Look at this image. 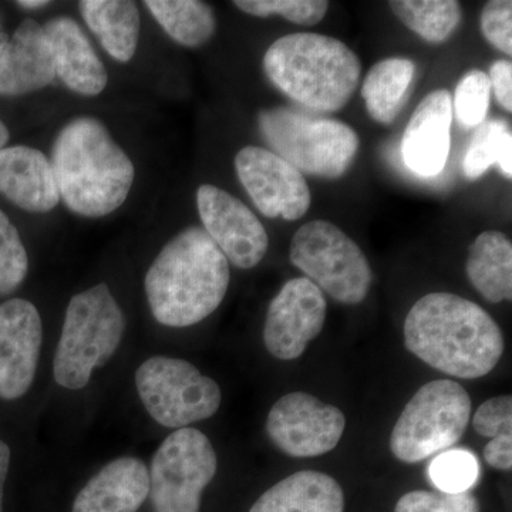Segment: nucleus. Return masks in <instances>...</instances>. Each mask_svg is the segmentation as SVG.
Wrapping results in <instances>:
<instances>
[{"label": "nucleus", "mask_w": 512, "mask_h": 512, "mask_svg": "<svg viewBox=\"0 0 512 512\" xmlns=\"http://www.w3.org/2000/svg\"><path fill=\"white\" fill-rule=\"evenodd\" d=\"M403 332L409 352L460 379L488 375L505 348L503 332L490 313L454 293L434 292L419 299L407 313Z\"/></svg>", "instance_id": "f257e3e1"}, {"label": "nucleus", "mask_w": 512, "mask_h": 512, "mask_svg": "<svg viewBox=\"0 0 512 512\" xmlns=\"http://www.w3.org/2000/svg\"><path fill=\"white\" fill-rule=\"evenodd\" d=\"M229 262L204 228L175 235L154 259L146 275L151 313L168 328L197 325L220 308L227 295Z\"/></svg>", "instance_id": "f03ea898"}, {"label": "nucleus", "mask_w": 512, "mask_h": 512, "mask_svg": "<svg viewBox=\"0 0 512 512\" xmlns=\"http://www.w3.org/2000/svg\"><path fill=\"white\" fill-rule=\"evenodd\" d=\"M60 200L74 214L101 218L119 210L133 187V161L93 117L69 121L52 150Z\"/></svg>", "instance_id": "7ed1b4c3"}, {"label": "nucleus", "mask_w": 512, "mask_h": 512, "mask_svg": "<svg viewBox=\"0 0 512 512\" xmlns=\"http://www.w3.org/2000/svg\"><path fill=\"white\" fill-rule=\"evenodd\" d=\"M266 77L276 89L312 113L342 110L359 86L362 64L342 40L319 33H291L264 56Z\"/></svg>", "instance_id": "20e7f679"}, {"label": "nucleus", "mask_w": 512, "mask_h": 512, "mask_svg": "<svg viewBox=\"0 0 512 512\" xmlns=\"http://www.w3.org/2000/svg\"><path fill=\"white\" fill-rule=\"evenodd\" d=\"M124 330L126 318L109 286L99 284L74 295L53 360L56 383L69 390L86 387L94 370L116 355Z\"/></svg>", "instance_id": "39448f33"}, {"label": "nucleus", "mask_w": 512, "mask_h": 512, "mask_svg": "<svg viewBox=\"0 0 512 512\" xmlns=\"http://www.w3.org/2000/svg\"><path fill=\"white\" fill-rule=\"evenodd\" d=\"M258 126L272 153L299 173L328 180L348 173L360 147L359 136L348 124L308 110H262Z\"/></svg>", "instance_id": "423d86ee"}, {"label": "nucleus", "mask_w": 512, "mask_h": 512, "mask_svg": "<svg viewBox=\"0 0 512 512\" xmlns=\"http://www.w3.org/2000/svg\"><path fill=\"white\" fill-rule=\"evenodd\" d=\"M470 417L467 390L454 380H433L421 386L404 407L390 436V450L403 463H419L454 446Z\"/></svg>", "instance_id": "0eeeda50"}, {"label": "nucleus", "mask_w": 512, "mask_h": 512, "mask_svg": "<svg viewBox=\"0 0 512 512\" xmlns=\"http://www.w3.org/2000/svg\"><path fill=\"white\" fill-rule=\"evenodd\" d=\"M289 259L306 278L343 305H359L373 274L362 248L329 221L306 222L296 231Z\"/></svg>", "instance_id": "6e6552de"}, {"label": "nucleus", "mask_w": 512, "mask_h": 512, "mask_svg": "<svg viewBox=\"0 0 512 512\" xmlns=\"http://www.w3.org/2000/svg\"><path fill=\"white\" fill-rule=\"evenodd\" d=\"M136 386L148 414L167 429L210 419L221 406L218 383L183 359L151 357L138 367Z\"/></svg>", "instance_id": "1a4fd4ad"}, {"label": "nucleus", "mask_w": 512, "mask_h": 512, "mask_svg": "<svg viewBox=\"0 0 512 512\" xmlns=\"http://www.w3.org/2000/svg\"><path fill=\"white\" fill-rule=\"evenodd\" d=\"M217 468V453L202 431H173L158 447L148 471L154 512H200L202 491Z\"/></svg>", "instance_id": "9d476101"}, {"label": "nucleus", "mask_w": 512, "mask_h": 512, "mask_svg": "<svg viewBox=\"0 0 512 512\" xmlns=\"http://www.w3.org/2000/svg\"><path fill=\"white\" fill-rule=\"evenodd\" d=\"M346 429L345 414L312 394L281 397L266 419V433L279 450L291 457H318L338 446Z\"/></svg>", "instance_id": "9b49d317"}, {"label": "nucleus", "mask_w": 512, "mask_h": 512, "mask_svg": "<svg viewBox=\"0 0 512 512\" xmlns=\"http://www.w3.org/2000/svg\"><path fill=\"white\" fill-rule=\"evenodd\" d=\"M235 170L265 217L296 221L308 214L312 194L305 177L271 150L256 146L242 148L235 157Z\"/></svg>", "instance_id": "f8f14e48"}, {"label": "nucleus", "mask_w": 512, "mask_h": 512, "mask_svg": "<svg viewBox=\"0 0 512 512\" xmlns=\"http://www.w3.org/2000/svg\"><path fill=\"white\" fill-rule=\"evenodd\" d=\"M197 207L204 231L228 262L239 269H252L265 258L268 232L244 202L222 188L204 184L197 191Z\"/></svg>", "instance_id": "ddd939ff"}, {"label": "nucleus", "mask_w": 512, "mask_h": 512, "mask_svg": "<svg viewBox=\"0 0 512 512\" xmlns=\"http://www.w3.org/2000/svg\"><path fill=\"white\" fill-rule=\"evenodd\" d=\"M325 295L308 278L286 282L266 313L265 348L279 360H295L318 338L326 322Z\"/></svg>", "instance_id": "4468645a"}, {"label": "nucleus", "mask_w": 512, "mask_h": 512, "mask_svg": "<svg viewBox=\"0 0 512 512\" xmlns=\"http://www.w3.org/2000/svg\"><path fill=\"white\" fill-rule=\"evenodd\" d=\"M42 342V318L32 302L10 298L0 303V402H18L29 393Z\"/></svg>", "instance_id": "2eb2a0df"}, {"label": "nucleus", "mask_w": 512, "mask_h": 512, "mask_svg": "<svg viewBox=\"0 0 512 512\" xmlns=\"http://www.w3.org/2000/svg\"><path fill=\"white\" fill-rule=\"evenodd\" d=\"M451 101L448 90H434L417 106L404 130L403 161L419 177H436L446 167L453 123Z\"/></svg>", "instance_id": "dca6fc26"}, {"label": "nucleus", "mask_w": 512, "mask_h": 512, "mask_svg": "<svg viewBox=\"0 0 512 512\" xmlns=\"http://www.w3.org/2000/svg\"><path fill=\"white\" fill-rule=\"evenodd\" d=\"M55 77L45 30L36 20H23L12 37L0 33V96L35 93Z\"/></svg>", "instance_id": "f3484780"}, {"label": "nucleus", "mask_w": 512, "mask_h": 512, "mask_svg": "<svg viewBox=\"0 0 512 512\" xmlns=\"http://www.w3.org/2000/svg\"><path fill=\"white\" fill-rule=\"evenodd\" d=\"M0 195L23 211H52L59 204L60 195L49 158L28 146L2 148Z\"/></svg>", "instance_id": "a211bd4d"}, {"label": "nucleus", "mask_w": 512, "mask_h": 512, "mask_svg": "<svg viewBox=\"0 0 512 512\" xmlns=\"http://www.w3.org/2000/svg\"><path fill=\"white\" fill-rule=\"evenodd\" d=\"M55 74L74 93L97 96L106 89L107 72L79 23L57 16L45 26Z\"/></svg>", "instance_id": "6ab92c4d"}, {"label": "nucleus", "mask_w": 512, "mask_h": 512, "mask_svg": "<svg viewBox=\"0 0 512 512\" xmlns=\"http://www.w3.org/2000/svg\"><path fill=\"white\" fill-rule=\"evenodd\" d=\"M150 494V474L137 457L106 464L77 494L73 512H137Z\"/></svg>", "instance_id": "aec40b11"}, {"label": "nucleus", "mask_w": 512, "mask_h": 512, "mask_svg": "<svg viewBox=\"0 0 512 512\" xmlns=\"http://www.w3.org/2000/svg\"><path fill=\"white\" fill-rule=\"evenodd\" d=\"M249 512H345V494L328 474L299 471L265 491Z\"/></svg>", "instance_id": "412c9836"}, {"label": "nucleus", "mask_w": 512, "mask_h": 512, "mask_svg": "<svg viewBox=\"0 0 512 512\" xmlns=\"http://www.w3.org/2000/svg\"><path fill=\"white\" fill-rule=\"evenodd\" d=\"M84 22L114 60L130 62L140 37V12L128 0H83L79 3Z\"/></svg>", "instance_id": "4be33fe9"}, {"label": "nucleus", "mask_w": 512, "mask_h": 512, "mask_svg": "<svg viewBox=\"0 0 512 512\" xmlns=\"http://www.w3.org/2000/svg\"><path fill=\"white\" fill-rule=\"evenodd\" d=\"M467 276L485 301L512 299V245L500 231H485L470 247Z\"/></svg>", "instance_id": "5701e85b"}, {"label": "nucleus", "mask_w": 512, "mask_h": 512, "mask_svg": "<svg viewBox=\"0 0 512 512\" xmlns=\"http://www.w3.org/2000/svg\"><path fill=\"white\" fill-rule=\"evenodd\" d=\"M416 64L403 57L377 62L367 73L362 86L366 110L373 120L389 126L409 100L416 77Z\"/></svg>", "instance_id": "b1692460"}, {"label": "nucleus", "mask_w": 512, "mask_h": 512, "mask_svg": "<svg viewBox=\"0 0 512 512\" xmlns=\"http://www.w3.org/2000/svg\"><path fill=\"white\" fill-rule=\"evenodd\" d=\"M144 5L165 33L183 46L205 45L217 29L214 10L200 0H147Z\"/></svg>", "instance_id": "393cba45"}, {"label": "nucleus", "mask_w": 512, "mask_h": 512, "mask_svg": "<svg viewBox=\"0 0 512 512\" xmlns=\"http://www.w3.org/2000/svg\"><path fill=\"white\" fill-rule=\"evenodd\" d=\"M389 5L400 22L433 45L450 39L463 20L456 0H394Z\"/></svg>", "instance_id": "a878e982"}, {"label": "nucleus", "mask_w": 512, "mask_h": 512, "mask_svg": "<svg viewBox=\"0 0 512 512\" xmlns=\"http://www.w3.org/2000/svg\"><path fill=\"white\" fill-rule=\"evenodd\" d=\"M493 165H498L505 177H512V133L504 119L485 120L476 128L464 156V175L476 181Z\"/></svg>", "instance_id": "bb28decb"}, {"label": "nucleus", "mask_w": 512, "mask_h": 512, "mask_svg": "<svg viewBox=\"0 0 512 512\" xmlns=\"http://www.w3.org/2000/svg\"><path fill=\"white\" fill-rule=\"evenodd\" d=\"M427 473L431 483L441 493H466L477 483L480 464L477 457L466 448H453L434 458Z\"/></svg>", "instance_id": "cd10ccee"}, {"label": "nucleus", "mask_w": 512, "mask_h": 512, "mask_svg": "<svg viewBox=\"0 0 512 512\" xmlns=\"http://www.w3.org/2000/svg\"><path fill=\"white\" fill-rule=\"evenodd\" d=\"M491 84L488 74L471 70L461 77L454 93L453 114L458 124L466 130H473L487 120L490 109Z\"/></svg>", "instance_id": "c85d7f7f"}, {"label": "nucleus", "mask_w": 512, "mask_h": 512, "mask_svg": "<svg viewBox=\"0 0 512 512\" xmlns=\"http://www.w3.org/2000/svg\"><path fill=\"white\" fill-rule=\"evenodd\" d=\"M29 256L18 228L0 211V298L12 295L25 282Z\"/></svg>", "instance_id": "c756f323"}, {"label": "nucleus", "mask_w": 512, "mask_h": 512, "mask_svg": "<svg viewBox=\"0 0 512 512\" xmlns=\"http://www.w3.org/2000/svg\"><path fill=\"white\" fill-rule=\"evenodd\" d=\"M234 5L258 18L282 16L295 25H318L328 13L329 2L323 0H235Z\"/></svg>", "instance_id": "7c9ffc66"}, {"label": "nucleus", "mask_w": 512, "mask_h": 512, "mask_svg": "<svg viewBox=\"0 0 512 512\" xmlns=\"http://www.w3.org/2000/svg\"><path fill=\"white\" fill-rule=\"evenodd\" d=\"M394 512H480V504L470 491L448 494L417 490L404 494Z\"/></svg>", "instance_id": "2f4dec72"}, {"label": "nucleus", "mask_w": 512, "mask_h": 512, "mask_svg": "<svg viewBox=\"0 0 512 512\" xmlns=\"http://www.w3.org/2000/svg\"><path fill=\"white\" fill-rule=\"evenodd\" d=\"M473 426L480 436L487 439L512 437V397L510 394L493 397L478 407Z\"/></svg>", "instance_id": "473e14b6"}, {"label": "nucleus", "mask_w": 512, "mask_h": 512, "mask_svg": "<svg viewBox=\"0 0 512 512\" xmlns=\"http://www.w3.org/2000/svg\"><path fill=\"white\" fill-rule=\"evenodd\" d=\"M481 33L495 49L512 55V2L491 0L481 12Z\"/></svg>", "instance_id": "72a5a7b5"}, {"label": "nucleus", "mask_w": 512, "mask_h": 512, "mask_svg": "<svg viewBox=\"0 0 512 512\" xmlns=\"http://www.w3.org/2000/svg\"><path fill=\"white\" fill-rule=\"evenodd\" d=\"M491 90L495 94L498 104L505 111H512V63L508 60H497L491 64L490 74Z\"/></svg>", "instance_id": "f704fd0d"}, {"label": "nucleus", "mask_w": 512, "mask_h": 512, "mask_svg": "<svg viewBox=\"0 0 512 512\" xmlns=\"http://www.w3.org/2000/svg\"><path fill=\"white\" fill-rule=\"evenodd\" d=\"M484 458L488 466L501 471L512 468V437L493 439L484 447Z\"/></svg>", "instance_id": "c9c22d12"}, {"label": "nucleus", "mask_w": 512, "mask_h": 512, "mask_svg": "<svg viewBox=\"0 0 512 512\" xmlns=\"http://www.w3.org/2000/svg\"><path fill=\"white\" fill-rule=\"evenodd\" d=\"M10 466H12V448L5 440L0 439V512H3V500H5V487Z\"/></svg>", "instance_id": "e433bc0d"}, {"label": "nucleus", "mask_w": 512, "mask_h": 512, "mask_svg": "<svg viewBox=\"0 0 512 512\" xmlns=\"http://www.w3.org/2000/svg\"><path fill=\"white\" fill-rule=\"evenodd\" d=\"M16 5L23 9L33 10L45 8V6L49 5V2H47V0H22V2H16Z\"/></svg>", "instance_id": "4c0bfd02"}, {"label": "nucleus", "mask_w": 512, "mask_h": 512, "mask_svg": "<svg viewBox=\"0 0 512 512\" xmlns=\"http://www.w3.org/2000/svg\"><path fill=\"white\" fill-rule=\"evenodd\" d=\"M10 138L8 127L5 126L2 120H0V150L6 147Z\"/></svg>", "instance_id": "58836bf2"}]
</instances>
